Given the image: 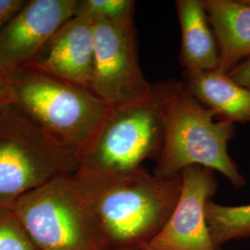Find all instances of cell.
Here are the masks:
<instances>
[{"instance_id": "18", "label": "cell", "mask_w": 250, "mask_h": 250, "mask_svg": "<svg viewBox=\"0 0 250 250\" xmlns=\"http://www.w3.org/2000/svg\"><path fill=\"white\" fill-rule=\"evenodd\" d=\"M26 0H0V28L21 9Z\"/></svg>"}, {"instance_id": "7", "label": "cell", "mask_w": 250, "mask_h": 250, "mask_svg": "<svg viewBox=\"0 0 250 250\" xmlns=\"http://www.w3.org/2000/svg\"><path fill=\"white\" fill-rule=\"evenodd\" d=\"M94 44L90 90L111 107L150 94L153 83L146 79L138 62L134 18L94 21Z\"/></svg>"}, {"instance_id": "6", "label": "cell", "mask_w": 250, "mask_h": 250, "mask_svg": "<svg viewBox=\"0 0 250 250\" xmlns=\"http://www.w3.org/2000/svg\"><path fill=\"white\" fill-rule=\"evenodd\" d=\"M12 208L38 250H100L86 192L75 174L27 193Z\"/></svg>"}, {"instance_id": "9", "label": "cell", "mask_w": 250, "mask_h": 250, "mask_svg": "<svg viewBox=\"0 0 250 250\" xmlns=\"http://www.w3.org/2000/svg\"><path fill=\"white\" fill-rule=\"evenodd\" d=\"M76 0H26L0 28V69L27 67L65 22L75 16Z\"/></svg>"}, {"instance_id": "12", "label": "cell", "mask_w": 250, "mask_h": 250, "mask_svg": "<svg viewBox=\"0 0 250 250\" xmlns=\"http://www.w3.org/2000/svg\"><path fill=\"white\" fill-rule=\"evenodd\" d=\"M182 32L180 62L184 72H209L219 69L220 51L202 0H177Z\"/></svg>"}, {"instance_id": "2", "label": "cell", "mask_w": 250, "mask_h": 250, "mask_svg": "<svg viewBox=\"0 0 250 250\" xmlns=\"http://www.w3.org/2000/svg\"><path fill=\"white\" fill-rule=\"evenodd\" d=\"M216 117L182 81L173 80L163 102L164 139L153 173L173 178L188 167L201 166L220 172L234 188H243L245 178L227 150L235 125L223 119L215 121Z\"/></svg>"}, {"instance_id": "5", "label": "cell", "mask_w": 250, "mask_h": 250, "mask_svg": "<svg viewBox=\"0 0 250 250\" xmlns=\"http://www.w3.org/2000/svg\"><path fill=\"white\" fill-rule=\"evenodd\" d=\"M173 80L153 83L144 99L111 107L78 170L118 173L140 168L147 159L158 160L164 139L163 102Z\"/></svg>"}, {"instance_id": "17", "label": "cell", "mask_w": 250, "mask_h": 250, "mask_svg": "<svg viewBox=\"0 0 250 250\" xmlns=\"http://www.w3.org/2000/svg\"><path fill=\"white\" fill-rule=\"evenodd\" d=\"M230 79L250 90V56L227 73Z\"/></svg>"}, {"instance_id": "3", "label": "cell", "mask_w": 250, "mask_h": 250, "mask_svg": "<svg viewBox=\"0 0 250 250\" xmlns=\"http://www.w3.org/2000/svg\"><path fill=\"white\" fill-rule=\"evenodd\" d=\"M6 72L12 102L81 161L107 120L111 106L87 87L30 66Z\"/></svg>"}, {"instance_id": "16", "label": "cell", "mask_w": 250, "mask_h": 250, "mask_svg": "<svg viewBox=\"0 0 250 250\" xmlns=\"http://www.w3.org/2000/svg\"><path fill=\"white\" fill-rule=\"evenodd\" d=\"M0 250H38L12 207H0Z\"/></svg>"}, {"instance_id": "4", "label": "cell", "mask_w": 250, "mask_h": 250, "mask_svg": "<svg viewBox=\"0 0 250 250\" xmlns=\"http://www.w3.org/2000/svg\"><path fill=\"white\" fill-rule=\"evenodd\" d=\"M80 158L13 102L0 105V207L54 179L74 175Z\"/></svg>"}, {"instance_id": "10", "label": "cell", "mask_w": 250, "mask_h": 250, "mask_svg": "<svg viewBox=\"0 0 250 250\" xmlns=\"http://www.w3.org/2000/svg\"><path fill=\"white\" fill-rule=\"evenodd\" d=\"M94 64V21L74 16L54 34L29 66L90 89Z\"/></svg>"}, {"instance_id": "15", "label": "cell", "mask_w": 250, "mask_h": 250, "mask_svg": "<svg viewBox=\"0 0 250 250\" xmlns=\"http://www.w3.org/2000/svg\"><path fill=\"white\" fill-rule=\"evenodd\" d=\"M133 0H76L75 16L93 21H118L134 18Z\"/></svg>"}, {"instance_id": "20", "label": "cell", "mask_w": 250, "mask_h": 250, "mask_svg": "<svg viewBox=\"0 0 250 250\" xmlns=\"http://www.w3.org/2000/svg\"><path fill=\"white\" fill-rule=\"evenodd\" d=\"M147 250V249H146V250Z\"/></svg>"}, {"instance_id": "8", "label": "cell", "mask_w": 250, "mask_h": 250, "mask_svg": "<svg viewBox=\"0 0 250 250\" xmlns=\"http://www.w3.org/2000/svg\"><path fill=\"white\" fill-rule=\"evenodd\" d=\"M181 179L177 204L147 250H220L211 240L206 220V204L218 188L214 170L190 166L182 170Z\"/></svg>"}, {"instance_id": "1", "label": "cell", "mask_w": 250, "mask_h": 250, "mask_svg": "<svg viewBox=\"0 0 250 250\" xmlns=\"http://www.w3.org/2000/svg\"><path fill=\"white\" fill-rule=\"evenodd\" d=\"M100 250H144L177 204L182 179L161 178L142 167L118 173L78 170Z\"/></svg>"}, {"instance_id": "19", "label": "cell", "mask_w": 250, "mask_h": 250, "mask_svg": "<svg viewBox=\"0 0 250 250\" xmlns=\"http://www.w3.org/2000/svg\"><path fill=\"white\" fill-rule=\"evenodd\" d=\"M12 102V92L7 72L0 69V105Z\"/></svg>"}, {"instance_id": "11", "label": "cell", "mask_w": 250, "mask_h": 250, "mask_svg": "<svg viewBox=\"0 0 250 250\" xmlns=\"http://www.w3.org/2000/svg\"><path fill=\"white\" fill-rule=\"evenodd\" d=\"M227 74L250 56V0H202Z\"/></svg>"}, {"instance_id": "14", "label": "cell", "mask_w": 250, "mask_h": 250, "mask_svg": "<svg viewBox=\"0 0 250 250\" xmlns=\"http://www.w3.org/2000/svg\"><path fill=\"white\" fill-rule=\"evenodd\" d=\"M206 220L215 247L250 236V204L224 206L212 200L206 204Z\"/></svg>"}, {"instance_id": "13", "label": "cell", "mask_w": 250, "mask_h": 250, "mask_svg": "<svg viewBox=\"0 0 250 250\" xmlns=\"http://www.w3.org/2000/svg\"><path fill=\"white\" fill-rule=\"evenodd\" d=\"M183 83L188 92L213 110L216 116L235 123L250 122V90L236 83L225 73L184 72Z\"/></svg>"}]
</instances>
